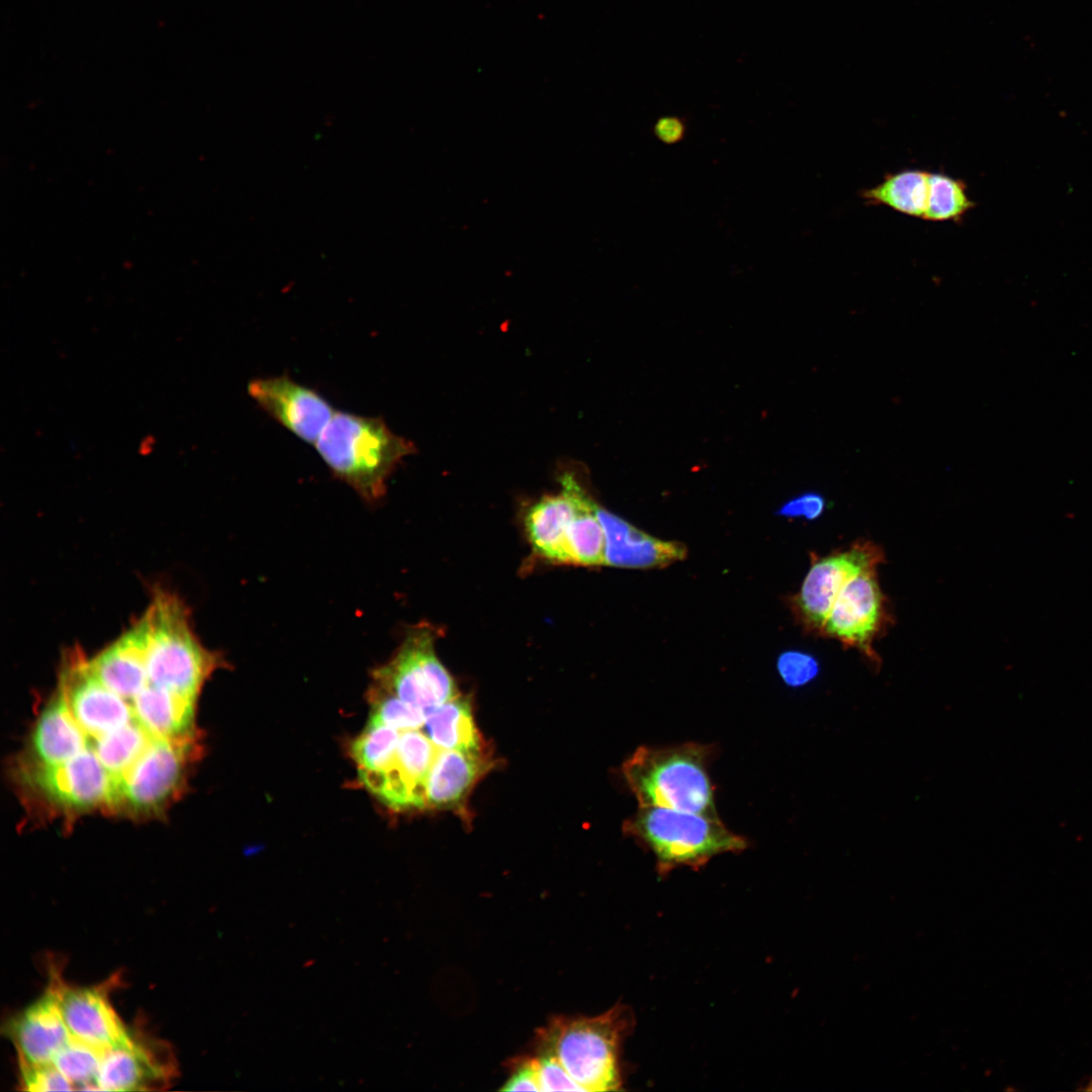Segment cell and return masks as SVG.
Masks as SVG:
<instances>
[{"label":"cell","instance_id":"obj_1","mask_svg":"<svg viewBox=\"0 0 1092 1092\" xmlns=\"http://www.w3.org/2000/svg\"><path fill=\"white\" fill-rule=\"evenodd\" d=\"M633 1027L632 1011L617 1004L593 1017L551 1018L537 1030L535 1045L549 1051L580 1091L621 1090L622 1046Z\"/></svg>","mask_w":1092,"mask_h":1092},{"label":"cell","instance_id":"obj_2","mask_svg":"<svg viewBox=\"0 0 1092 1092\" xmlns=\"http://www.w3.org/2000/svg\"><path fill=\"white\" fill-rule=\"evenodd\" d=\"M333 475L365 502H379L401 460L415 452L412 442L395 435L380 417L338 412L315 443Z\"/></svg>","mask_w":1092,"mask_h":1092},{"label":"cell","instance_id":"obj_3","mask_svg":"<svg viewBox=\"0 0 1092 1092\" xmlns=\"http://www.w3.org/2000/svg\"><path fill=\"white\" fill-rule=\"evenodd\" d=\"M713 747L685 743L641 745L624 761L622 775L639 807H661L717 817L709 774Z\"/></svg>","mask_w":1092,"mask_h":1092},{"label":"cell","instance_id":"obj_4","mask_svg":"<svg viewBox=\"0 0 1092 1092\" xmlns=\"http://www.w3.org/2000/svg\"><path fill=\"white\" fill-rule=\"evenodd\" d=\"M623 831L653 853L661 876L679 867L697 870L718 854L748 846L747 839L728 829L718 816L661 807H639L624 822Z\"/></svg>","mask_w":1092,"mask_h":1092},{"label":"cell","instance_id":"obj_5","mask_svg":"<svg viewBox=\"0 0 1092 1092\" xmlns=\"http://www.w3.org/2000/svg\"><path fill=\"white\" fill-rule=\"evenodd\" d=\"M145 616L149 684L196 700L205 680L222 663L220 655L201 645L178 599L158 594Z\"/></svg>","mask_w":1092,"mask_h":1092},{"label":"cell","instance_id":"obj_6","mask_svg":"<svg viewBox=\"0 0 1092 1092\" xmlns=\"http://www.w3.org/2000/svg\"><path fill=\"white\" fill-rule=\"evenodd\" d=\"M436 630L421 624L408 630L393 656L372 671L370 688L393 695L426 715L458 696L452 675L435 650Z\"/></svg>","mask_w":1092,"mask_h":1092},{"label":"cell","instance_id":"obj_7","mask_svg":"<svg viewBox=\"0 0 1092 1092\" xmlns=\"http://www.w3.org/2000/svg\"><path fill=\"white\" fill-rule=\"evenodd\" d=\"M194 738H154L117 785L114 811L152 816L164 810L184 785Z\"/></svg>","mask_w":1092,"mask_h":1092},{"label":"cell","instance_id":"obj_8","mask_svg":"<svg viewBox=\"0 0 1092 1092\" xmlns=\"http://www.w3.org/2000/svg\"><path fill=\"white\" fill-rule=\"evenodd\" d=\"M20 778L31 791L63 811H114L116 783L90 744L73 758L58 765L28 762L21 768Z\"/></svg>","mask_w":1092,"mask_h":1092},{"label":"cell","instance_id":"obj_9","mask_svg":"<svg viewBox=\"0 0 1092 1092\" xmlns=\"http://www.w3.org/2000/svg\"><path fill=\"white\" fill-rule=\"evenodd\" d=\"M878 566L850 578L837 596L822 627L821 636L855 648L879 670L881 658L874 642L891 623L888 600L878 580Z\"/></svg>","mask_w":1092,"mask_h":1092},{"label":"cell","instance_id":"obj_10","mask_svg":"<svg viewBox=\"0 0 1092 1092\" xmlns=\"http://www.w3.org/2000/svg\"><path fill=\"white\" fill-rule=\"evenodd\" d=\"M885 561L880 545L856 541L847 549L816 557L802 586L792 599L795 617L805 631L820 635L824 622L843 586L866 568Z\"/></svg>","mask_w":1092,"mask_h":1092},{"label":"cell","instance_id":"obj_11","mask_svg":"<svg viewBox=\"0 0 1092 1092\" xmlns=\"http://www.w3.org/2000/svg\"><path fill=\"white\" fill-rule=\"evenodd\" d=\"M59 691L88 737L97 738L135 720L131 704L106 688L79 652L64 664Z\"/></svg>","mask_w":1092,"mask_h":1092},{"label":"cell","instance_id":"obj_12","mask_svg":"<svg viewBox=\"0 0 1092 1092\" xmlns=\"http://www.w3.org/2000/svg\"><path fill=\"white\" fill-rule=\"evenodd\" d=\"M247 390L266 414L308 444L316 443L335 415L323 395L287 374L252 379Z\"/></svg>","mask_w":1092,"mask_h":1092},{"label":"cell","instance_id":"obj_13","mask_svg":"<svg viewBox=\"0 0 1092 1092\" xmlns=\"http://www.w3.org/2000/svg\"><path fill=\"white\" fill-rule=\"evenodd\" d=\"M438 747L419 730L401 731L387 767L363 785L394 810L427 807L428 776Z\"/></svg>","mask_w":1092,"mask_h":1092},{"label":"cell","instance_id":"obj_14","mask_svg":"<svg viewBox=\"0 0 1092 1092\" xmlns=\"http://www.w3.org/2000/svg\"><path fill=\"white\" fill-rule=\"evenodd\" d=\"M175 1075V1060L166 1044L131 1033L125 1043L104 1052L96 1084L105 1091L163 1089Z\"/></svg>","mask_w":1092,"mask_h":1092},{"label":"cell","instance_id":"obj_15","mask_svg":"<svg viewBox=\"0 0 1092 1092\" xmlns=\"http://www.w3.org/2000/svg\"><path fill=\"white\" fill-rule=\"evenodd\" d=\"M61 1013L72 1037L108 1050L125 1043L131 1036L113 1009L105 987L74 988L60 977H52Z\"/></svg>","mask_w":1092,"mask_h":1092},{"label":"cell","instance_id":"obj_16","mask_svg":"<svg viewBox=\"0 0 1092 1092\" xmlns=\"http://www.w3.org/2000/svg\"><path fill=\"white\" fill-rule=\"evenodd\" d=\"M5 1029L15 1045L19 1066L53 1064L57 1054L72 1037L56 992L50 985L37 1001L11 1018Z\"/></svg>","mask_w":1092,"mask_h":1092},{"label":"cell","instance_id":"obj_17","mask_svg":"<svg viewBox=\"0 0 1092 1092\" xmlns=\"http://www.w3.org/2000/svg\"><path fill=\"white\" fill-rule=\"evenodd\" d=\"M559 481L560 491L534 503L527 509L524 522L534 552L549 562L565 564L567 533L584 488L569 472H564Z\"/></svg>","mask_w":1092,"mask_h":1092},{"label":"cell","instance_id":"obj_18","mask_svg":"<svg viewBox=\"0 0 1092 1092\" xmlns=\"http://www.w3.org/2000/svg\"><path fill=\"white\" fill-rule=\"evenodd\" d=\"M595 510L605 533V565L624 568L663 567L687 556L684 544L654 538L597 503Z\"/></svg>","mask_w":1092,"mask_h":1092},{"label":"cell","instance_id":"obj_19","mask_svg":"<svg viewBox=\"0 0 1092 1092\" xmlns=\"http://www.w3.org/2000/svg\"><path fill=\"white\" fill-rule=\"evenodd\" d=\"M148 621L144 615L117 640L88 664L93 674L110 691L131 704L148 685L146 653Z\"/></svg>","mask_w":1092,"mask_h":1092},{"label":"cell","instance_id":"obj_20","mask_svg":"<svg viewBox=\"0 0 1092 1092\" xmlns=\"http://www.w3.org/2000/svg\"><path fill=\"white\" fill-rule=\"evenodd\" d=\"M489 767L483 750L439 748L428 776L427 807L460 809L471 788Z\"/></svg>","mask_w":1092,"mask_h":1092},{"label":"cell","instance_id":"obj_21","mask_svg":"<svg viewBox=\"0 0 1092 1092\" xmlns=\"http://www.w3.org/2000/svg\"><path fill=\"white\" fill-rule=\"evenodd\" d=\"M89 737L74 719L63 694L58 691L38 717L31 734L32 760L38 765H58L89 746Z\"/></svg>","mask_w":1092,"mask_h":1092},{"label":"cell","instance_id":"obj_22","mask_svg":"<svg viewBox=\"0 0 1092 1092\" xmlns=\"http://www.w3.org/2000/svg\"><path fill=\"white\" fill-rule=\"evenodd\" d=\"M195 699L148 685L131 701L135 720L155 738H194Z\"/></svg>","mask_w":1092,"mask_h":1092},{"label":"cell","instance_id":"obj_23","mask_svg":"<svg viewBox=\"0 0 1092 1092\" xmlns=\"http://www.w3.org/2000/svg\"><path fill=\"white\" fill-rule=\"evenodd\" d=\"M424 727L427 736L438 748L483 750L470 704L459 695L432 709L427 714Z\"/></svg>","mask_w":1092,"mask_h":1092},{"label":"cell","instance_id":"obj_24","mask_svg":"<svg viewBox=\"0 0 1092 1092\" xmlns=\"http://www.w3.org/2000/svg\"><path fill=\"white\" fill-rule=\"evenodd\" d=\"M929 172L905 169L889 173L859 195L866 204L883 205L905 215L922 218L927 207Z\"/></svg>","mask_w":1092,"mask_h":1092},{"label":"cell","instance_id":"obj_25","mask_svg":"<svg viewBox=\"0 0 1092 1092\" xmlns=\"http://www.w3.org/2000/svg\"><path fill=\"white\" fill-rule=\"evenodd\" d=\"M595 506L583 489L566 537L565 564L605 565V533Z\"/></svg>","mask_w":1092,"mask_h":1092},{"label":"cell","instance_id":"obj_26","mask_svg":"<svg viewBox=\"0 0 1092 1092\" xmlns=\"http://www.w3.org/2000/svg\"><path fill=\"white\" fill-rule=\"evenodd\" d=\"M154 738L134 720L122 728L97 738L89 737V740L100 762L116 783L117 789L118 783L142 756Z\"/></svg>","mask_w":1092,"mask_h":1092},{"label":"cell","instance_id":"obj_27","mask_svg":"<svg viewBox=\"0 0 1092 1092\" xmlns=\"http://www.w3.org/2000/svg\"><path fill=\"white\" fill-rule=\"evenodd\" d=\"M400 732L370 719L364 731L351 746L360 780L364 784L381 774L395 752Z\"/></svg>","mask_w":1092,"mask_h":1092},{"label":"cell","instance_id":"obj_28","mask_svg":"<svg viewBox=\"0 0 1092 1092\" xmlns=\"http://www.w3.org/2000/svg\"><path fill=\"white\" fill-rule=\"evenodd\" d=\"M976 206L964 180L944 173H929L927 207L923 219L961 222Z\"/></svg>","mask_w":1092,"mask_h":1092},{"label":"cell","instance_id":"obj_29","mask_svg":"<svg viewBox=\"0 0 1092 1092\" xmlns=\"http://www.w3.org/2000/svg\"><path fill=\"white\" fill-rule=\"evenodd\" d=\"M104 1052L71 1037L57 1054L53 1064L75 1089L98 1090L96 1079Z\"/></svg>","mask_w":1092,"mask_h":1092},{"label":"cell","instance_id":"obj_30","mask_svg":"<svg viewBox=\"0 0 1092 1092\" xmlns=\"http://www.w3.org/2000/svg\"><path fill=\"white\" fill-rule=\"evenodd\" d=\"M368 698L372 706V719L396 730H418L424 727L426 713L397 697L369 689Z\"/></svg>","mask_w":1092,"mask_h":1092},{"label":"cell","instance_id":"obj_31","mask_svg":"<svg viewBox=\"0 0 1092 1092\" xmlns=\"http://www.w3.org/2000/svg\"><path fill=\"white\" fill-rule=\"evenodd\" d=\"M780 676L788 687L800 688L812 681L819 673V662L810 653L789 650L777 661Z\"/></svg>","mask_w":1092,"mask_h":1092},{"label":"cell","instance_id":"obj_32","mask_svg":"<svg viewBox=\"0 0 1092 1092\" xmlns=\"http://www.w3.org/2000/svg\"><path fill=\"white\" fill-rule=\"evenodd\" d=\"M532 1056L541 1091H580L577 1084L549 1051L535 1045Z\"/></svg>","mask_w":1092,"mask_h":1092},{"label":"cell","instance_id":"obj_33","mask_svg":"<svg viewBox=\"0 0 1092 1092\" xmlns=\"http://www.w3.org/2000/svg\"><path fill=\"white\" fill-rule=\"evenodd\" d=\"M20 1084L27 1091H69L74 1085L54 1064L20 1066Z\"/></svg>","mask_w":1092,"mask_h":1092},{"label":"cell","instance_id":"obj_34","mask_svg":"<svg viewBox=\"0 0 1092 1092\" xmlns=\"http://www.w3.org/2000/svg\"><path fill=\"white\" fill-rule=\"evenodd\" d=\"M509 1078L503 1091H541L537 1069L532 1055H523L509 1063Z\"/></svg>","mask_w":1092,"mask_h":1092},{"label":"cell","instance_id":"obj_35","mask_svg":"<svg viewBox=\"0 0 1092 1092\" xmlns=\"http://www.w3.org/2000/svg\"><path fill=\"white\" fill-rule=\"evenodd\" d=\"M826 507L825 497L817 491H806L787 500L777 511L785 518H804L808 521L820 518Z\"/></svg>","mask_w":1092,"mask_h":1092},{"label":"cell","instance_id":"obj_36","mask_svg":"<svg viewBox=\"0 0 1092 1092\" xmlns=\"http://www.w3.org/2000/svg\"><path fill=\"white\" fill-rule=\"evenodd\" d=\"M654 138L666 146H674L681 143L688 132V121L685 116L670 114L662 115L652 125Z\"/></svg>","mask_w":1092,"mask_h":1092}]
</instances>
